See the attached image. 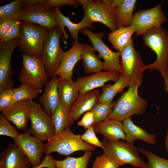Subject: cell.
Segmentation results:
<instances>
[{"instance_id": "obj_1", "label": "cell", "mask_w": 168, "mask_h": 168, "mask_svg": "<svg viewBox=\"0 0 168 168\" xmlns=\"http://www.w3.org/2000/svg\"><path fill=\"white\" fill-rule=\"evenodd\" d=\"M144 44L156 54L153 63L146 65V69L158 70L163 77L168 71V31L162 26L149 30L142 35Z\"/></svg>"}, {"instance_id": "obj_2", "label": "cell", "mask_w": 168, "mask_h": 168, "mask_svg": "<svg viewBox=\"0 0 168 168\" xmlns=\"http://www.w3.org/2000/svg\"><path fill=\"white\" fill-rule=\"evenodd\" d=\"M142 80L132 84L128 90L124 92L117 101L106 119L121 122L131 118L134 115H141L145 111L147 106L146 99L138 94V90Z\"/></svg>"}, {"instance_id": "obj_3", "label": "cell", "mask_w": 168, "mask_h": 168, "mask_svg": "<svg viewBox=\"0 0 168 168\" xmlns=\"http://www.w3.org/2000/svg\"><path fill=\"white\" fill-rule=\"evenodd\" d=\"M81 136L73 133L69 127L67 128L44 144V153L49 155L55 152L68 156L79 151H91L96 149L95 146L84 142Z\"/></svg>"}, {"instance_id": "obj_4", "label": "cell", "mask_w": 168, "mask_h": 168, "mask_svg": "<svg viewBox=\"0 0 168 168\" xmlns=\"http://www.w3.org/2000/svg\"><path fill=\"white\" fill-rule=\"evenodd\" d=\"M82 6L83 18L92 24L99 22L113 32L118 29L112 0H78Z\"/></svg>"}, {"instance_id": "obj_5", "label": "cell", "mask_w": 168, "mask_h": 168, "mask_svg": "<svg viewBox=\"0 0 168 168\" xmlns=\"http://www.w3.org/2000/svg\"><path fill=\"white\" fill-rule=\"evenodd\" d=\"M21 31L18 46L24 54L41 57L49 29L36 24L21 21Z\"/></svg>"}, {"instance_id": "obj_6", "label": "cell", "mask_w": 168, "mask_h": 168, "mask_svg": "<svg viewBox=\"0 0 168 168\" xmlns=\"http://www.w3.org/2000/svg\"><path fill=\"white\" fill-rule=\"evenodd\" d=\"M102 143L104 153L113 157L120 166L130 164L136 168H147V163L140 157L133 143L114 142L105 138Z\"/></svg>"}, {"instance_id": "obj_7", "label": "cell", "mask_w": 168, "mask_h": 168, "mask_svg": "<svg viewBox=\"0 0 168 168\" xmlns=\"http://www.w3.org/2000/svg\"><path fill=\"white\" fill-rule=\"evenodd\" d=\"M21 56L22 66L18 77L20 82L42 89L48 82L49 77L41 57L24 53Z\"/></svg>"}, {"instance_id": "obj_8", "label": "cell", "mask_w": 168, "mask_h": 168, "mask_svg": "<svg viewBox=\"0 0 168 168\" xmlns=\"http://www.w3.org/2000/svg\"><path fill=\"white\" fill-rule=\"evenodd\" d=\"M62 34L60 28L57 26L49 30L44 41L41 57L49 77L58 69L65 52L60 44Z\"/></svg>"}, {"instance_id": "obj_9", "label": "cell", "mask_w": 168, "mask_h": 168, "mask_svg": "<svg viewBox=\"0 0 168 168\" xmlns=\"http://www.w3.org/2000/svg\"><path fill=\"white\" fill-rule=\"evenodd\" d=\"M120 73L132 84L142 80L146 69L139 53L134 48L133 40L120 52Z\"/></svg>"}, {"instance_id": "obj_10", "label": "cell", "mask_w": 168, "mask_h": 168, "mask_svg": "<svg viewBox=\"0 0 168 168\" xmlns=\"http://www.w3.org/2000/svg\"><path fill=\"white\" fill-rule=\"evenodd\" d=\"M80 32L88 37L95 51L98 52V58H103V70L121 73L120 52L111 50L104 44L102 39L105 34L102 32L95 33L86 28L82 29Z\"/></svg>"}, {"instance_id": "obj_11", "label": "cell", "mask_w": 168, "mask_h": 168, "mask_svg": "<svg viewBox=\"0 0 168 168\" xmlns=\"http://www.w3.org/2000/svg\"><path fill=\"white\" fill-rule=\"evenodd\" d=\"M29 102L30 105L29 120L31 124L29 131L43 142L48 141L55 135L51 116L39 104L33 100H29Z\"/></svg>"}, {"instance_id": "obj_12", "label": "cell", "mask_w": 168, "mask_h": 168, "mask_svg": "<svg viewBox=\"0 0 168 168\" xmlns=\"http://www.w3.org/2000/svg\"><path fill=\"white\" fill-rule=\"evenodd\" d=\"M167 19L159 3L155 7L139 10L133 14L131 23L137 36L142 35L149 30L156 26H161Z\"/></svg>"}, {"instance_id": "obj_13", "label": "cell", "mask_w": 168, "mask_h": 168, "mask_svg": "<svg viewBox=\"0 0 168 168\" xmlns=\"http://www.w3.org/2000/svg\"><path fill=\"white\" fill-rule=\"evenodd\" d=\"M20 38L0 43V92L13 88L15 72L11 63L12 57L20 43Z\"/></svg>"}, {"instance_id": "obj_14", "label": "cell", "mask_w": 168, "mask_h": 168, "mask_svg": "<svg viewBox=\"0 0 168 168\" xmlns=\"http://www.w3.org/2000/svg\"><path fill=\"white\" fill-rule=\"evenodd\" d=\"M54 8L44 5L27 6L21 8V21L31 23L51 29L57 26L54 16Z\"/></svg>"}, {"instance_id": "obj_15", "label": "cell", "mask_w": 168, "mask_h": 168, "mask_svg": "<svg viewBox=\"0 0 168 168\" xmlns=\"http://www.w3.org/2000/svg\"><path fill=\"white\" fill-rule=\"evenodd\" d=\"M14 143L28 158L32 167L39 166L44 153V144L38 138L29 133L28 129L14 139Z\"/></svg>"}, {"instance_id": "obj_16", "label": "cell", "mask_w": 168, "mask_h": 168, "mask_svg": "<svg viewBox=\"0 0 168 168\" xmlns=\"http://www.w3.org/2000/svg\"><path fill=\"white\" fill-rule=\"evenodd\" d=\"M121 75L117 72L101 71L89 75L79 77L75 81L79 93L83 94L103 86L108 82H115Z\"/></svg>"}, {"instance_id": "obj_17", "label": "cell", "mask_w": 168, "mask_h": 168, "mask_svg": "<svg viewBox=\"0 0 168 168\" xmlns=\"http://www.w3.org/2000/svg\"><path fill=\"white\" fill-rule=\"evenodd\" d=\"M85 44L80 43L78 40H74L71 48L65 52L60 66L54 75L59 78L72 81L73 71L77 63L82 59L81 50Z\"/></svg>"}, {"instance_id": "obj_18", "label": "cell", "mask_w": 168, "mask_h": 168, "mask_svg": "<svg viewBox=\"0 0 168 168\" xmlns=\"http://www.w3.org/2000/svg\"><path fill=\"white\" fill-rule=\"evenodd\" d=\"M1 112L2 115L12 122L18 129L24 131L27 129L30 112L29 100L15 102Z\"/></svg>"}, {"instance_id": "obj_19", "label": "cell", "mask_w": 168, "mask_h": 168, "mask_svg": "<svg viewBox=\"0 0 168 168\" xmlns=\"http://www.w3.org/2000/svg\"><path fill=\"white\" fill-rule=\"evenodd\" d=\"M51 77L45 85L44 92L38 100L39 104L51 116L54 114L60 102L58 90V78L56 75Z\"/></svg>"}, {"instance_id": "obj_20", "label": "cell", "mask_w": 168, "mask_h": 168, "mask_svg": "<svg viewBox=\"0 0 168 168\" xmlns=\"http://www.w3.org/2000/svg\"><path fill=\"white\" fill-rule=\"evenodd\" d=\"M28 158L14 143L9 144L0 154V168H30Z\"/></svg>"}, {"instance_id": "obj_21", "label": "cell", "mask_w": 168, "mask_h": 168, "mask_svg": "<svg viewBox=\"0 0 168 168\" xmlns=\"http://www.w3.org/2000/svg\"><path fill=\"white\" fill-rule=\"evenodd\" d=\"M100 95V91L96 89L80 93L69 111L73 121L77 120L83 114L91 111L99 102Z\"/></svg>"}, {"instance_id": "obj_22", "label": "cell", "mask_w": 168, "mask_h": 168, "mask_svg": "<svg viewBox=\"0 0 168 168\" xmlns=\"http://www.w3.org/2000/svg\"><path fill=\"white\" fill-rule=\"evenodd\" d=\"M54 16L56 21L57 26L60 28L64 35V43L66 45L68 44L67 40L70 39V37L67 35L65 30V27L69 30L74 40H78L79 32L82 29L86 28H91L92 27V24L83 18L78 23H73L70 20L69 17H66L63 15L59 7L54 8Z\"/></svg>"}, {"instance_id": "obj_23", "label": "cell", "mask_w": 168, "mask_h": 168, "mask_svg": "<svg viewBox=\"0 0 168 168\" xmlns=\"http://www.w3.org/2000/svg\"><path fill=\"white\" fill-rule=\"evenodd\" d=\"M136 2V0H112L118 28L130 26Z\"/></svg>"}, {"instance_id": "obj_24", "label": "cell", "mask_w": 168, "mask_h": 168, "mask_svg": "<svg viewBox=\"0 0 168 168\" xmlns=\"http://www.w3.org/2000/svg\"><path fill=\"white\" fill-rule=\"evenodd\" d=\"M93 126L95 133L102 134L107 139L114 142L125 140L122 122L106 119Z\"/></svg>"}, {"instance_id": "obj_25", "label": "cell", "mask_w": 168, "mask_h": 168, "mask_svg": "<svg viewBox=\"0 0 168 168\" xmlns=\"http://www.w3.org/2000/svg\"><path fill=\"white\" fill-rule=\"evenodd\" d=\"M122 122L127 142L133 143L136 140L138 139L148 144H156V136L154 133L149 134L146 130L135 125L131 118L124 119Z\"/></svg>"}, {"instance_id": "obj_26", "label": "cell", "mask_w": 168, "mask_h": 168, "mask_svg": "<svg viewBox=\"0 0 168 168\" xmlns=\"http://www.w3.org/2000/svg\"><path fill=\"white\" fill-rule=\"evenodd\" d=\"M58 90L60 102L69 112L80 94L76 81L59 78Z\"/></svg>"}, {"instance_id": "obj_27", "label": "cell", "mask_w": 168, "mask_h": 168, "mask_svg": "<svg viewBox=\"0 0 168 168\" xmlns=\"http://www.w3.org/2000/svg\"><path fill=\"white\" fill-rule=\"evenodd\" d=\"M84 72L87 74L94 73L103 70V62L96 54L92 46L84 44L81 50Z\"/></svg>"}, {"instance_id": "obj_28", "label": "cell", "mask_w": 168, "mask_h": 168, "mask_svg": "<svg viewBox=\"0 0 168 168\" xmlns=\"http://www.w3.org/2000/svg\"><path fill=\"white\" fill-rule=\"evenodd\" d=\"M135 32L134 29L131 26L119 27L109 34L108 39L114 48L120 52L133 40L132 37Z\"/></svg>"}, {"instance_id": "obj_29", "label": "cell", "mask_w": 168, "mask_h": 168, "mask_svg": "<svg viewBox=\"0 0 168 168\" xmlns=\"http://www.w3.org/2000/svg\"><path fill=\"white\" fill-rule=\"evenodd\" d=\"M131 84L128 80L121 74L119 79L113 84H105L103 86L102 93L100 96L99 102H112L114 97L117 94L122 92L125 88L129 87Z\"/></svg>"}, {"instance_id": "obj_30", "label": "cell", "mask_w": 168, "mask_h": 168, "mask_svg": "<svg viewBox=\"0 0 168 168\" xmlns=\"http://www.w3.org/2000/svg\"><path fill=\"white\" fill-rule=\"evenodd\" d=\"M51 118L55 129V135L59 134L66 128L69 127L74 122L69 112L60 101Z\"/></svg>"}, {"instance_id": "obj_31", "label": "cell", "mask_w": 168, "mask_h": 168, "mask_svg": "<svg viewBox=\"0 0 168 168\" xmlns=\"http://www.w3.org/2000/svg\"><path fill=\"white\" fill-rule=\"evenodd\" d=\"M91 151H85L84 155L78 157L68 156L62 160L53 159L55 168H87L92 155Z\"/></svg>"}, {"instance_id": "obj_32", "label": "cell", "mask_w": 168, "mask_h": 168, "mask_svg": "<svg viewBox=\"0 0 168 168\" xmlns=\"http://www.w3.org/2000/svg\"><path fill=\"white\" fill-rule=\"evenodd\" d=\"M41 91L42 89L33 86L21 84L19 87L13 88L14 103L22 100H33L37 97Z\"/></svg>"}, {"instance_id": "obj_33", "label": "cell", "mask_w": 168, "mask_h": 168, "mask_svg": "<svg viewBox=\"0 0 168 168\" xmlns=\"http://www.w3.org/2000/svg\"><path fill=\"white\" fill-rule=\"evenodd\" d=\"M21 0H15L0 6V23L10 19L21 20L20 14L21 9Z\"/></svg>"}, {"instance_id": "obj_34", "label": "cell", "mask_w": 168, "mask_h": 168, "mask_svg": "<svg viewBox=\"0 0 168 168\" xmlns=\"http://www.w3.org/2000/svg\"><path fill=\"white\" fill-rule=\"evenodd\" d=\"M115 103V101L110 103L99 102L91 110L94 117L93 125L107 119L113 110Z\"/></svg>"}, {"instance_id": "obj_35", "label": "cell", "mask_w": 168, "mask_h": 168, "mask_svg": "<svg viewBox=\"0 0 168 168\" xmlns=\"http://www.w3.org/2000/svg\"><path fill=\"white\" fill-rule=\"evenodd\" d=\"M137 149L147 158V168H168V159L159 157L142 147L137 148Z\"/></svg>"}, {"instance_id": "obj_36", "label": "cell", "mask_w": 168, "mask_h": 168, "mask_svg": "<svg viewBox=\"0 0 168 168\" xmlns=\"http://www.w3.org/2000/svg\"><path fill=\"white\" fill-rule=\"evenodd\" d=\"M119 166L113 157L104 153L101 156L96 157L92 168H118Z\"/></svg>"}, {"instance_id": "obj_37", "label": "cell", "mask_w": 168, "mask_h": 168, "mask_svg": "<svg viewBox=\"0 0 168 168\" xmlns=\"http://www.w3.org/2000/svg\"><path fill=\"white\" fill-rule=\"evenodd\" d=\"M16 129L12 126L9 121L2 115H0V135L12 138L14 139L20 135Z\"/></svg>"}, {"instance_id": "obj_38", "label": "cell", "mask_w": 168, "mask_h": 168, "mask_svg": "<svg viewBox=\"0 0 168 168\" xmlns=\"http://www.w3.org/2000/svg\"><path fill=\"white\" fill-rule=\"evenodd\" d=\"M81 138L85 142L103 148L101 142L97 137L93 126L87 129L85 133L81 135Z\"/></svg>"}, {"instance_id": "obj_39", "label": "cell", "mask_w": 168, "mask_h": 168, "mask_svg": "<svg viewBox=\"0 0 168 168\" xmlns=\"http://www.w3.org/2000/svg\"><path fill=\"white\" fill-rule=\"evenodd\" d=\"M21 21H16L12 26L7 34L0 39V43L8 42L16 38L20 37L21 31Z\"/></svg>"}, {"instance_id": "obj_40", "label": "cell", "mask_w": 168, "mask_h": 168, "mask_svg": "<svg viewBox=\"0 0 168 168\" xmlns=\"http://www.w3.org/2000/svg\"><path fill=\"white\" fill-rule=\"evenodd\" d=\"M14 103L13 88L0 92V110L2 111Z\"/></svg>"}, {"instance_id": "obj_41", "label": "cell", "mask_w": 168, "mask_h": 168, "mask_svg": "<svg viewBox=\"0 0 168 168\" xmlns=\"http://www.w3.org/2000/svg\"><path fill=\"white\" fill-rule=\"evenodd\" d=\"M80 5L78 0H47L45 5L55 8L63 5H68L77 8Z\"/></svg>"}, {"instance_id": "obj_42", "label": "cell", "mask_w": 168, "mask_h": 168, "mask_svg": "<svg viewBox=\"0 0 168 168\" xmlns=\"http://www.w3.org/2000/svg\"><path fill=\"white\" fill-rule=\"evenodd\" d=\"M94 123V117L93 113L91 111L85 113L80 121L77 123L78 126L83 127L85 129H87L93 126Z\"/></svg>"}, {"instance_id": "obj_43", "label": "cell", "mask_w": 168, "mask_h": 168, "mask_svg": "<svg viewBox=\"0 0 168 168\" xmlns=\"http://www.w3.org/2000/svg\"><path fill=\"white\" fill-rule=\"evenodd\" d=\"M19 20H21L10 19L0 23V39L4 37L7 34L14 23Z\"/></svg>"}, {"instance_id": "obj_44", "label": "cell", "mask_w": 168, "mask_h": 168, "mask_svg": "<svg viewBox=\"0 0 168 168\" xmlns=\"http://www.w3.org/2000/svg\"><path fill=\"white\" fill-rule=\"evenodd\" d=\"M47 0H21V7H22L37 5H44Z\"/></svg>"}, {"instance_id": "obj_45", "label": "cell", "mask_w": 168, "mask_h": 168, "mask_svg": "<svg viewBox=\"0 0 168 168\" xmlns=\"http://www.w3.org/2000/svg\"><path fill=\"white\" fill-rule=\"evenodd\" d=\"M50 167V163L49 161L46 159H44L39 166L35 167H32V168H49Z\"/></svg>"}, {"instance_id": "obj_46", "label": "cell", "mask_w": 168, "mask_h": 168, "mask_svg": "<svg viewBox=\"0 0 168 168\" xmlns=\"http://www.w3.org/2000/svg\"><path fill=\"white\" fill-rule=\"evenodd\" d=\"M163 78L164 81L165 90L168 94V71Z\"/></svg>"}, {"instance_id": "obj_47", "label": "cell", "mask_w": 168, "mask_h": 168, "mask_svg": "<svg viewBox=\"0 0 168 168\" xmlns=\"http://www.w3.org/2000/svg\"><path fill=\"white\" fill-rule=\"evenodd\" d=\"M165 143L166 148L168 154V128L167 131Z\"/></svg>"}]
</instances>
